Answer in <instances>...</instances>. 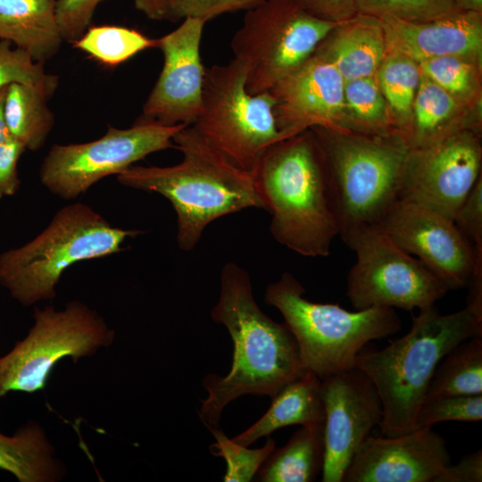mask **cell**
Here are the masks:
<instances>
[{"instance_id": "cell-33", "label": "cell", "mask_w": 482, "mask_h": 482, "mask_svg": "<svg viewBox=\"0 0 482 482\" xmlns=\"http://www.w3.org/2000/svg\"><path fill=\"white\" fill-rule=\"evenodd\" d=\"M12 82L36 86L52 96L58 78L47 73L44 63L35 62L26 52L0 40V91Z\"/></svg>"}, {"instance_id": "cell-43", "label": "cell", "mask_w": 482, "mask_h": 482, "mask_svg": "<svg viewBox=\"0 0 482 482\" xmlns=\"http://www.w3.org/2000/svg\"><path fill=\"white\" fill-rule=\"evenodd\" d=\"M467 287L469 295L466 308L482 320V264L476 268Z\"/></svg>"}, {"instance_id": "cell-8", "label": "cell", "mask_w": 482, "mask_h": 482, "mask_svg": "<svg viewBox=\"0 0 482 482\" xmlns=\"http://www.w3.org/2000/svg\"><path fill=\"white\" fill-rule=\"evenodd\" d=\"M245 77L244 63L236 58L205 68L202 111L191 126L232 163L252 173L263 152L286 137L277 127L271 95L248 93Z\"/></svg>"}, {"instance_id": "cell-16", "label": "cell", "mask_w": 482, "mask_h": 482, "mask_svg": "<svg viewBox=\"0 0 482 482\" xmlns=\"http://www.w3.org/2000/svg\"><path fill=\"white\" fill-rule=\"evenodd\" d=\"M183 20L177 29L158 38L163 66L144 104L141 121L191 126L201 113L205 68L200 46L206 21Z\"/></svg>"}, {"instance_id": "cell-21", "label": "cell", "mask_w": 482, "mask_h": 482, "mask_svg": "<svg viewBox=\"0 0 482 482\" xmlns=\"http://www.w3.org/2000/svg\"><path fill=\"white\" fill-rule=\"evenodd\" d=\"M56 0H0V40L45 63L63 41L55 12Z\"/></svg>"}, {"instance_id": "cell-40", "label": "cell", "mask_w": 482, "mask_h": 482, "mask_svg": "<svg viewBox=\"0 0 482 482\" xmlns=\"http://www.w3.org/2000/svg\"><path fill=\"white\" fill-rule=\"evenodd\" d=\"M311 15L333 22H340L356 12L354 0H291Z\"/></svg>"}, {"instance_id": "cell-38", "label": "cell", "mask_w": 482, "mask_h": 482, "mask_svg": "<svg viewBox=\"0 0 482 482\" xmlns=\"http://www.w3.org/2000/svg\"><path fill=\"white\" fill-rule=\"evenodd\" d=\"M453 221L471 245L477 256H482V178L480 177L458 209Z\"/></svg>"}, {"instance_id": "cell-6", "label": "cell", "mask_w": 482, "mask_h": 482, "mask_svg": "<svg viewBox=\"0 0 482 482\" xmlns=\"http://www.w3.org/2000/svg\"><path fill=\"white\" fill-rule=\"evenodd\" d=\"M137 234L112 226L86 204L68 205L33 240L0 254V284L25 306L51 299L68 267L117 253Z\"/></svg>"}, {"instance_id": "cell-12", "label": "cell", "mask_w": 482, "mask_h": 482, "mask_svg": "<svg viewBox=\"0 0 482 482\" xmlns=\"http://www.w3.org/2000/svg\"><path fill=\"white\" fill-rule=\"evenodd\" d=\"M184 127L138 120L129 129L109 127L104 136L91 142L54 145L41 165V182L62 198H74L150 154L175 147L173 137Z\"/></svg>"}, {"instance_id": "cell-45", "label": "cell", "mask_w": 482, "mask_h": 482, "mask_svg": "<svg viewBox=\"0 0 482 482\" xmlns=\"http://www.w3.org/2000/svg\"><path fill=\"white\" fill-rule=\"evenodd\" d=\"M458 11L482 12V0H453Z\"/></svg>"}, {"instance_id": "cell-5", "label": "cell", "mask_w": 482, "mask_h": 482, "mask_svg": "<svg viewBox=\"0 0 482 482\" xmlns=\"http://www.w3.org/2000/svg\"><path fill=\"white\" fill-rule=\"evenodd\" d=\"M304 293L301 283L284 272L267 287L264 300L280 312L306 370L320 380L355 367L357 353L369 342L401 330L402 322L394 308L349 312L337 303L311 302Z\"/></svg>"}, {"instance_id": "cell-35", "label": "cell", "mask_w": 482, "mask_h": 482, "mask_svg": "<svg viewBox=\"0 0 482 482\" xmlns=\"http://www.w3.org/2000/svg\"><path fill=\"white\" fill-rule=\"evenodd\" d=\"M469 60L460 56H440L419 62L422 75L452 96L469 93L473 85V70Z\"/></svg>"}, {"instance_id": "cell-22", "label": "cell", "mask_w": 482, "mask_h": 482, "mask_svg": "<svg viewBox=\"0 0 482 482\" xmlns=\"http://www.w3.org/2000/svg\"><path fill=\"white\" fill-rule=\"evenodd\" d=\"M320 386V379L310 370L289 382L271 398L269 410L232 440L249 446L259 438L289 425L323 428L325 413Z\"/></svg>"}, {"instance_id": "cell-24", "label": "cell", "mask_w": 482, "mask_h": 482, "mask_svg": "<svg viewBox=\"0 0 482 482\" xmlns=\"http://www.w3.org/2000/svg\"><path fill=\"white\" fill-rule=\"evenodd\" d=\"M0 469L21 482H51L61 477V466L43 430L35 424L12 436L0 433Z\"/></svg>"}, {"instance_id": "cell-25", "label": "cell", "mask_w": 482, "mask_h": 482, "mask_svg": "<svg viewBox=\"0 0 482 482\" xmlns=\"http://www.w3.org/2000/svg\"><path fill=\"white\" fill-rule=\"evenodd\" d=\"M50 97L29 84L12 82L5 87L4 108L8 130L26 149L41 148L54 127V116L47 105Z\"/></svg>"}, {"instance_id": "cell-41", "label": "cell", "mask_w": 482, "mask_h": 482, "mask_svg": "<svg viewBox=\"0 0 482 482\" xmlns=\"http://www.w3.org/2000/svg\"><path fill=\"white\" fill-rule=\"evenodd\" d=\"M482 450L463 456L458 463L448 464L434 482H481Z\"/></svg>"}, {"instance_id": "cell-4", "label": "cell", "mask_w": 482, "mask_h": 482, "mask_svg": "<svg viewBox=\"0 0 482 482\" xmlns=\"http://www.w3.org/2000/svg\"><path fill=\"white\" fill-rule=\"evenodd\" d=\"M482 337V320L466 307L441 314L436 305L420 310L410 331L378 350L363 347L354 366L373 382L383 406L381 436L417 429L416 417L440 361L464 340Z\"/></svg>"}, {"instance_id": "cell-19", "label": "cell", "mask_w": 482, "mask_h": 482, "mask_svg": "<svg viewBox=\"0 0 482 482\" xmlns=\"http://www.w3.org/2000/svg\"><path fill=\"white\" fill-rule=\"evenodd\" d=\"M379 21L386 51L402 54L417 62L448 55L468 60L481 56V12L457 11L427 21L391 18Z\"/></svg>"}, {"instance_id": "cell-11", "label": "cell", "mask_w": 482, "mask_h": 482, "mask_svg": "<svg viewBox=\"0 0 482 482\" xmlns=\"http://www.w3.org/2000/svg\"><path fill=\"white\" fill-rule=\"evenodd\" d=\"M28 336L0 358V397L11 391L33 393L46 385L55 363L77 361L111 344L113 334L87 306L73 302L63 311L36 309Z\"/></svg>"}, {"instance_id": "cell-44", "label": "cell", "mask_w": 482, "mask_h": 482, "mask_svg": "<svg viewBox=\"0 0 482 482\" xmlns=\"http://www.w3.org/2000/svg\"><path fill=\"white\" fill-rule=\"evenodd\" d=\"M5 87L0 91V145L5 142L10 137L8 127L4 117V95Z\"/></svg>"}, {"instance_id": "cell-3", "label": "cell", "mask_w": 482, "mask_h": 482, "mask_svg": "<svg viewBox=\"0 0 482 482\" xmlns=\"http://www.w3.org/2000/svg\"><path fill=\"white\" fill-rule=\"evenodd\" d=\"M182 160L172 166H130L118 181L167 198L177 215V243L193 250L207 226L223 216L248 208L264 209L253 174L228 160L192 126L173 137Z\"/></svg>"}, {"instance_id": "cell-26", "label": "cell", "mask_w": 482, "mask_h": 482, "mask_svg": "<svg viewBox=\"0 0 482 482\" xmlns=\"http://www.w3.org/2000/svg\"><path fill=\"white\" fill-rule=\"evenodd\" d=\"M478 395H482V337L464 340L445 354L432 375L424 400Z\"/></svg>"}, {"instance_id": "cell-10", "label": "cell", "mask_w": 482, "mask_h": 482, "mask_svg": "<svg viewBox=\"0 0 482 482\" xmlns=\"http://www.w3.org/2000/svg\"><path fill=\"white\" fill-rule=\"evenodd\" d=\"M355 253L346 295L355 310L375 306L411 311L434 305L448 291L419 259L400 248L379 225H363L341 235Z\"/></svg>"}, {"instance_id": "cell-36", "label": "cell", "mask_w": 482, "mask_h": 482, "mask_svg": "<svg viewBox=\"0 0 482 482\" xmlns=\"http://www.w3.org/2000/svg\"><path fill=\"white\" fill-rule=\"evenodd\" d=\"M106 0H56L55 12L63 40L74 43L88 29L97 5Z\"/></svg>"}, {"instance_id": "cell-30", "label": "cell", "mask_w": 482, "mask_h": 482, "mask_svg": "<svg viewBox=\"0 0 482 482\" xmlns=\"http://www.w3.org/2000/svg\"><path fill=\"white\" fill-rule=\"evenodd\" d=\"M215 438L210 445L212 455L226 461L224 482H250L269 454L275 448V441L270 436L263 447L250 449L229 438L218 427L205 425Z\"/></svg>"}, {"instance_id": "cell-37", "label": "cell", "mask_w": 482, "mask_h": 482, "mask_svg": "<svg viewBox=\"0 0 482 482\" xmlns=\"http://www.w3.org/2000/svg\"><path fill=\"white\" fill-rule=\"evenodd\" d=\"M264 0H173L170 20L198 18L206 22L219 15L251 9Z\"/></svg>"}, {"instance_id": "cell-18", "label": "cell", "mask_w": 482, "mask_h": 482, "mask_svg": "<svg viewBox=\"0 0 482 482\" xmlns=\"http://www.w3.org/2000/svg\"><path fill=\"white\" fill-rule=\"evenodd\" d=\"M451 461L445 439L431 428L394 436L370 435L343 482H434Z\"/></svg>"}, {"instance_id": "cell-31", "label": "cell", "mask_w": 482, "mask_h": 482, "mask_svg": "<svg viewBox=\"0 0 482 482\" xmlns=\"http://www.w3.org/2000/svg\"><path fill=\"white\" fill-rule=\"evenodd\" d=\"M357 13L378 19L427 21L458 10L453 0H354Z\"/></svg>"}, {"instance_id": "cell-32", "label": "cell", "mask_w": 482, "mask_h": 482, "mask_svg": "<svg viewBox=\"0 0 482 482\" xmlns=\"http://www.w3.org/2000/svg\"><path fill=\"white\" fill-rule=\"evenodd\" d=\"M344 95L345 108L364 127L380 129L387 125V103L375 76L346 80Z\"/></svg>"}, {"instance_id": "cell-7", "label": "cell", "mask_w": 482, "mask_h": 482, "mask_svg": "<svg viewBox=\"0 0 482 482\" xmlns=\"http://www.w3.org/2000/svg\"><path fill=\"white\" fill-rule=\"evenodd\" d=\"M328 162L337 198L341 232L379 225L399 199L408 140L401 134L366 137L312 128Z\"/></svg>"}, {"instance_id": "cell-1", "label": "cell", "mask_w": 482, "mask_h": 482, "mask_svg": "<svg viewBox=\"0 0 482 482\" xmlns=\"http://www.w3.org/2000/svg\"><path fill=\"white\" fill-rule=\"evenodd\" d=\"M211 317L227 328L234 351L225 377L211 373L203 379L208 396L201 401L198 415L204 425L218 427L223 409L237 397L272 398L308 371L287 324L261 311L248 272L235 262L226 263L221 270L220 296Z\"/></svg>"}, {"instance_id": "cell-14", "label": "cell", "mask_w": 482, "mask_h": 482, "mask_svg": "<svg viewBox=\"0 0 482 482\" xmlns=\"http://www.w3.org/2000/svg\"><path fill=\"white\" fill-rule=\"evenodd\" d=\"M400 248L419 259L447 287L468 286L482 264L454 221L423 204L398 199L379 223Z\"/></svg>"}, {"instance_id": "cell-17", "label": "cell", "mask_w": 482, "mask_h": 482, "mask_svg": "<svg viewBox=\"0 0 482 482\" xmlns=\"http://www.w3.org/2000/svg\"><path fill=\"white\" fill-rule=\"evenodd\" d=\"M345 80L327 59L313 53L270 91L273 114L284 137L308 128L341 129Z\"/></svg>"}, {"instance_id": "cell-20", "label": "cell", "mask_w": 482, "mask_h": 482, "mask_svg": "<svg viewBox=\"0 0 482 482\" xmlns=\"http://www.w3.org/2000/svg\"><path fill=\"white\" fill-rule=\"evenodd\" d=\"M315 53L329 61L345 80L376 76L386 53L379 19L355 13L337 22Z\"/></svg>"}, {"instance_id": "cell-42", "label": "cell", "mask_w": 482, "mask_h": 482, "mask_svg": "<svg viewBox=\"0 0 482 482\" xmlns=\"http://www.w3.org/2000/svg\"><path fill=\"white\" fill-rule=\"evenodd\" d=\"M135 7L151 20H170L173 0H133Z\"/></svg>"}, {"instance_id": "cell-13", "label": "cell", "mask_w": 482, "mask_h": 482, "mask_svg": "<svg viewBox=\"0 0 482 482\" xmlns=\"http://www.w3.org/2000/svg\"><path fill=\"white\" fill-rule=\"evenodd\" d=\"M481 177L478 137L461 129L422 147H410L399 199L429 207L453 218Z\"/></svg>"}, {"instance_id": "cell-23", "label": "cell", "mask_w": 482, "mask_h": 482, "mask_svg": "<svg viewBox=\"0 0 482 482\" xmlns=\"http://www.w3.org/2000/svg\"><path fill=\"white\" fill-rule=\"evenodd\" d=\"M323 428L302 426L283 447L273 449L255 474V480L315 481L324 461Z\"/></svg>"}, {"instance_id": "cell-2", "label": "cell", "mask_w": 482, "mask_h": 482, "mask_svg": "<svg viewBox=\"0 0 482 482\" xmlns=\"http://www.w3.org/2000/svg\"><path fill=\"white\" fill-rule=\"evenodd\" d=\"M274 239L306 257H326L340 235V212L325 154L303 130L270 145L252 171Z\"/></svg>"}, {"instance_id": "cell-28", "label": "cell", "mask_w": 482, "mask_h": 482, "mask_svg": "<svg viewBox=\"0 0 482 482\" xmlns=\"http://www.w3.org/2000/svg\"><path fill=\"white\" fill-rule=\"evenodd\" d=\"M378 86L399 122L407 129L421 72L419 62L402 54L386 51L376 73Z\"/></svg>"}, {"instance_id": "cell-9", "label": "cell", "mask_w": 482, "mask_h": 482, "mask_svg": "<svg viewBox=\"0 0 482 482\" xmlns=\"http://www.w3.org/2000/svg\"><path fill=\"white\" fill-rule=\"evenodd\" d=\"M337 23L291 0H264L248 9L230 45L245 67L247 92H269L315 52Z\"/></svg>"}, {"instance_id": "cell-34", "label": "cell", "mask_w": 482, "mask_h": 482, "mask_svg": "<svg viewBox=\"0 0 482 482\" xmlns=\"http://www.w3.org/2000/svg\"><path fill=\"white\" fill-rule=\"evenodd\" d=\"M482 419V395H441L426 399L420 405L416 426L431 428L443 421H479Z\"/></svg>"}, {"instance_id": "cell-15", "label": "cell", "mask_w": 482, "mask_h": 482, "mask_svg": "<svg viewBox=\"0 0 482 482\" xmlns=\"http://www.w3.org/2000/svg\"><path fill=\"white\" fill-rule=\"evenodd\" d=\"M325 420L323 482H343L355 452L379 426L383 406L370 378L357 367L333 374L320 386Z\"/></svg>"}, {"instance_id": "cell-29", "label": "cell", "mask_w": 482, "mask_h": 482, "mask_svg": "<svg viewBox=\"0 0 482 482\" xmlns=\"http://www.w3.org/2000/svg\"><path fill=\"white\" fill-rule=\"evenodd\" d=\"M73 44L100 62L116 66L143 50L157 47L158 38L125 27L98 26L88 28Z\"/></svg>"}, {"instance_id": "cell-39", "label": "cell", "mask_w": 482, "mask_h": 482, "mask_svg": "<svg viewBox=\"0 0 482 482\" xmlns=\"http://www.w3.org/2000/svg\"><path fill=\"white\" fill-rule=\"evenodd\" d=\"M24 150L25 146L12 137L0 145V198L12 195L18 190L17 165Z\"/></svg>"}, {"instance_id": "cell-27", "label": "cell", "mask_w": 482, "mask_h": 482, "mask_svg": "<svg viewBox=\"0 0 482 482\" xmlns=\"http://www.w3.org/2000/svg\"><path fill=\"white\" fill-rule=\"evenodd\" d=\"M455 109L454 96L421 74L412 104L410 147L429 145L461 130L452 120Z\"/></svg>"}]
</instances>
